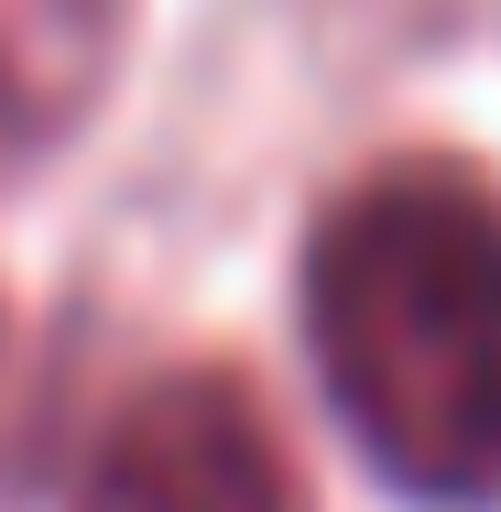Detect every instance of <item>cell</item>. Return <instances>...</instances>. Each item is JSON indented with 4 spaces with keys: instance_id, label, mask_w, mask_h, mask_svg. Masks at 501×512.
I'll list each match as a JSON object with an SVG mask.
<instances>
[{
    "instance_id": "2",
    "label": "cell",
    "mask_w": 501,
    "mask_h": 512,
    "mask_svg": "<svg viewBox=\"0 0 501 512\" xmlns=\"http://www.w3.org/2000/svg\"><path fill=\"white\" fill-rule=\"evenodd\" d=\"M77 512H316V491L273 404L240 371L186 360V371H153L109 414L99 458L77 480Z\"/></svg>"
},
{
    "instance_id": "1",
    "label": "cell",
    "mask_w": 501,
    "mask_h": 512,
    "mask_svg": "<svg viewBox=\"0 0 501 512\" xmlns=\"http://www.w3.org/2000/svg\"><path fill=\"white\" fill-rule=\"evenodd\" d=\"M305 360L425 512H501V175L393 153L305 229Z\"/></svg>"
},
{
    "instance_id": "3",
    "label": "cell",
    "mask_w": 501,
    "mask_h": 512,
    "mask_svg": "<svg viewBox=\"0 0 501 512\" xmlns=\"http://www.w3.org/2000/svg\"><path fill=\"white\" fill-rule=\"evenodd\" d=\"M131 0H0V153L66 142L120 66Z\"/></svg>"
}]
</instances>
